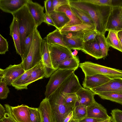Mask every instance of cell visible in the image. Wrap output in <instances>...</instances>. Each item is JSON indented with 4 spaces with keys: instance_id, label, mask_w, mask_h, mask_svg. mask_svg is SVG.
<instances>
[{
    "instance_id": "obj_32",
    "label": "cell",
    "mask_w": 122,
    "mask_h": 122,
    "mask_svg": "<svg viewBox=\"0 0 122 122\" xmlns=\"http://www.w3.org/2000/svg\"><path fill=\"white\" fill-rule=\"evenodd\" d=\"M92 29H96L95 26L82 23L76 25L64 27L60 30L62 31H76Z\"/></svg>"
},
{
    "instance_id": "obj_5",
    "label": "cell",
    "mask_w": 122,
    "mask_h": 122,
    "mask_svg": "<svg viewBox=\"0 0 122 122\" xmlns=\"http://www.w3.org/2000/svg\"><path fill=\"white\" fill-rule=\"evenodd\" d=\"M75 70H56L50 77L46 86L45 97L48 98Z\"/></svg>"
},
{
    "instance_id": "obj_12",
    "label": "cell",
    "mask_w": 122,
    "mask_h": 122,
    "mask_svg": "<svg viewBox=\"0 0 122 122\" xmlns=\"http://www.w3.org/2000/svg\"><path fill=\"white\" fill-rule=\"evenodd\" d=\"M26 5L38 27L44 22L45 13L44 7L39 4L27 0Z\"/></svg>"
},
{
    "instance_id": "obj_19",
    "label": "cell",
    "mask_w": 122,
    "mask_h": 122,
    "mask_svg": "<svg viewBox=\"0 0 122 122\" xmlns=\"http://www.w3.org/2000/svg\"><path fill=\"white\" fill-rule=\"evenodd\" d=\"M76 93L78 104L87 107L93 104L96 101L94 97L96 94L90 89L82 87Z\"/></svg>"
},
{
    "instance_id": "obj_25",
    "label": "cell",
    "mask_w": 122,
    "mask_h": 122,
    "mask_svg": "<svg viewBox=\"0 0 122 122\" xmlns=\"http://www.w3.org/2000/svg\"><path fill=\"white\" fill-rule=\"evenodd\" d=\"M63 35L60 30L56 29L49 33L43 39L46 40L48 44H59L66 47L63 41Z\"/></svg>"
},
{
    "instance_id": "obj_43",
    "label": "cell",
    "mask_w": 122,
    "mask_h": 122,
    "mask_svg": "<svg viewBox=\"0 0 122 122\" xmlns=\"http://www.w3.org/2000/svg\"><path fill=\"white\" fill-rule=\"evenodd\" d=\"M52 4L53 11H55L61 6L69 4V0H52Z\"/></svg>"
},
{
    "instance_id": "obj_35",
    "label": "cell",
    "mask_w": 122,
    "mask_h": 122,
    "mask_svg": "<svg viewBox=\"0 0 122 122\" xmlns=\"http://www.w3.org/2000/svg\"><path fill=\"white\" fill-rule=\"evenodd\" d=\"M30 122H43L41 112L38 108L29 107Z\"/></svg>"
},
{
    "instance_id": "obj_36",
    "label": "cell",
    "mask_w": 122,
    "mask_h": 122,
    "mask_svg": "<svg viewBox=\"0 0 122 122\" xmlns=\"http://www.w3.org/2000/svg\"><path fill=\"white\" fill-rule=\"evenodd\" d=\"M4 106L5 112L4 117L0 119V122H17L12 114L11 106L8 104Z\"/></svg>"
},
{
    "instance_id": "obj_23",
    "label": "cell",
    "mask_w": 122,
    "mask_h": 122,
    "mask_svg": "<svg viewBox=\"0 0 122 122\" xmlns=\"http://www.w3.org/2000/svg\"><path fill=\"white\" fill-rule=\"evenodd\" d=\"M41 111L43 122H54L53 113L48 99L45 97L38 107Z\"/></svg>"
},
{
    "instance_id": "obj_47",
    "label": "cell",
    "mask_w": 122,
    "mask_h": 122,
    "mask_svg": "<svg viewBox=\"0 0 122 122\" xmlns=\"http://www.w3.org/2000/svg\"><path fill=\"white\" fill-rule=\"evenodd\" d=\"M111 6L122 7V0H112Z\"/></svg>"
},
{
    "instance_id": "obj_54",
    "label": "cell",
    "mask_w": 122,
    "mask_h": 122,
    "mask_svg": "<svg viewBox=\"0 0 122 122\" xmlns=\"http://www.w3.org/2000/svg\"><path fill=\"white\" fill-rule=\"evenodd\" d=\"M121 19L122 20V10L121 11Z\"/></svg>"
},
{
    "instance_id": "obj_24",
    "label": "cell",
    "mask_w": 122,
    "mask_h": 122,
    "mask_svg": "<svg viewBox=\"0 0 122 122\" xmlns=\"http://www.w3.org/2000/svg\"><path fill=\"white\" fill-rule=\"evenodd\" d=\"M62 34L63 36V41L67 48L71 50H82L84 42L82 38L77 36H70Z\"/></svg>"
},
{
    "instance_id": "obj_33",
    "label": "cell",
    "mask_w": 122,
    "mask_h": 122,
    "mask_svg": "<svg viewBox=\"0 0 122 122\" xmlns=\"http://www.w3.org/2000/svg\"><path fill=\"white\" fill-rule=\"evenodd\" d=\"M99 45L102 52V58H105L108 55L110 47L106 41L105 35L99 33L97 36Z\"/></svg>"
},
{
    "instance_id": "obj_52",
    "label": "cell",
    "mask_w": 122,
    "mask_h": 122,
    "mask_svg": "<svg viewBox=\"0 0 122 122\" xmlns=\"http://www.w3.org/2000/svg\"><path fill=\"white\" fill-rule=\"evenodd\" d=\"M69 122H80L78 120L74 119L72 118Z\"/></svg>"
},
{
    "instance_id": "obj_31",
    "label": "cell",
    "mask_w": 122,
    "mask_h": 122,
    "mask_svg": "<svg viewBox=\"0 0 122 122\" xmlns=\"http://www.w3.org/2000/svg\"><path fill=\"white\" fill-rule=\"evenodd\" d=\"M63 100L65 104L67 107L73 109L77 102L76 93H69L62 95Z\"/></svg>"
},
{
    "instance_id": "obj_40",
    "label": "cell",
    "mask_w": 122,
    "mask_h": 122,
    "mask_svg": "<svg viewBox=\"0 0 122 122\" xmlns=\"http://www.w3.org/2000/svg\"><path fill=\"white\" fill-rule=\"evenodd\" d=\"M112 122H122V111L118 109L112 110L111 113Z\"/></svg>"
},
{
    "instance_id": "obj_3",
    "label": "cell",
    "mask_w": 122,
    "mask_h": 122,
    "mask_svg": "<svg viewBox=\"0 0 122 122\" xmlns=\"http://www.w3.org/2000/svg\"><path fill=\"white\" fill-rule=\"evenodd\" d=\"M79 66L81 69L85 76L97 74L107 76L111 79L122 78V70L106 66L90 61L80 63Z\"/></svg>"
},
{
    "instance_id": "obj_55",
    "label": "cell",
    "mask_w": 122,
    "mask_h": 122,
    "mask_svg": "<svg viewBox=\"0 0 122 122\" xmlns=\"http://www.w3.org/2000/svg\"><path fill=\"white\" fill-rule=\"evenodd\" d=\"M111 122H112V121Z\"/></svg>"
},
{
    "instance_id": "obj_22",
    "label": "cell",
    "mask_w": 122,
    "mask_h": 122,
    "mask_svg": "<svg viewBox=\"0 0 122 122\" xmlns=\"http://www.w3.org/2000/svg\"><path fill=\"white\" fill-rule=\"evenodd\" d=\"M53 21L56 29L60 30L70 21L65 13L62 12L53 11L49 15Z\"/></svg>"
},
{
    "instance_id": "obj_1",
    "label": "cell",
    "mask_w": 122,
    "mask_h": 122,
    "mask_svg": "<svg viewBox=\"0 0 122 122\" xmlns=\"http://www.w3.org/2000/svg\"><path fill=\"white\" fill-rule=\"evenodd\" d=\"M69 4L87 13L94 22L96 30L99 33L105 35L106 25L112 9V6L96 5L83 0H69Z\"/></svg>"
},
{
    "instance_id": "obj_53",
    "label": "cell",
    "mask_w": 122,
    "mask_h": 122,
    "mask_svg": "<svg viewBox=\"0 0 122 122\" xmlns=\"http://www.w3.org/2000/svg\"><path fill=\"white\" fill-rule=\"evenodd\" d=\"M112 121V117L110 119L100 122H111Z\"/></svg>"
},
{
    "instance_id": "obj_28",
    "label": "cell",
    "mask_w": 122,
    "mask_h": 122,
    "mask_svg": "<svg viewBox=\"0 0 122 122\" xmlns=\"http://www.w3.org/2000/svg\"><path fill=\"white\" fill-rule=\"evenodd\" d=\"M72 118L79 121L86 117L87 107L82 104L76 105L72 110Z\"/></svg>"
},
{
    "instance_id": "obj_45",
    "label": "cell",
    "mask_w": 122,
    "mask_h": 122,
    "mask_svg": "<svg viewBox=\"0 0 122 122\" xmlns=\"http://www.w3.org/2000/svg\"><path fill=\"white\" fill-rule=\"evenodd\" d=\"M105 120H106L86 117L82 120L79 121L80 122H100Z\"/></svg>"
},
{
    "instance_id": "obj_37",
    "label": "cell",
    "mask_w": 122,
    "mask_h": 122,
    "mask_svg": "<svg viewBox=\"0 0 122 122\" xmlns=\"http://www.w3.org/2000/svg\"><path fill=\"white\" fill-rule=\"evenodd\" d=\"M99 33L95 29L87 30L84 34L83 38V41H93Z\"/></svg>"
},
{
    "instance_id": "obj_21",
    "label": "cell",
    "mask_w": 122,
    "mask_h": 122,
    "mask_svg": "<svg viewBox=\"0 0 122 122\" xmlns=\"http://www.w3.org/2000/svg\"><path fill=\"white\" fill-rule=\"evenodd\" d=\"M55 11L65 13L69 19L70 21L64 27L82 23L81 21L71 9L69 4L63 5L58 8Z\"/></svg>"
},
{
    "instance_id": "obj_29",
    "label": "cell",
    "mask_w": 122,
    "mask_h": 122,
    "mask_svg": "<svg viewBox=\"0 0 122 122\" xmlns=\"http://www.w3.org/2000/svg\"><path fill=\"white\" fill-rule=\"evenodd\" d=\"M70 6L71 9L81 21L82 23L95 26L93 20L87 13L78 9Z\"/></svg>"
},
{
    "instance_id": "obj_17",
    "label": "cell",
    "mask_w": 122,
    "mask_h": 122,
    "mask_svg": "<svg viewBox=\"0 0 122 122\" xmlns=\"http://www.w3.org/2000/svg\"><path fill=\"white\" fill-rule=\"evenodd\" d=\"M11 108L12 115L17 122H30L29 107L22 104Z\"/></svg>"
},
{
    "instance_id": "obj_7",
    "label": "cell",
    "mask_w": 122,
    "mask_h": 122,
    "mask_svg": "<svg viewBox=\"0 0 122 122\" xmlns=\"http://www.w3.org/2000/svg\"><path fill=\"white\" fill-rule=\"evenodd\" d=\"M25 71L21 63L17 65H10L5 69L0 68V80L4 81L8 85H11L12 82Z\"/></svg>"
},
{
    "instance_id": "obj_9",
    "label": "cell",
    "mask_w": 122,
    "mask_h": 122,
    "mask_svg": "<svg viewBox=\"0 0 122 122\" xmlns=\"http://www.w3.org/2000/svg\"><path fill=\"white\" fill-rule=\"evenodd\" d=\"M41 52L45 71V77L48 78L56 70L53 68L52 65L48 43L44 39L41 44Z\"/></svg>"
},
{
    "instance_id": "obj_50",
    "label": "cell",
    "mask_w": 122,
    "mask_h": 122,
    "mask_svg": "<svg viewBox=\"0 0 122 122\" xmlns=\"http://www.w3.org/2000/svg\"><path fill=\"white\" fill-rule=\"evenodd\" d=\"M73 116V111L71 112L67 117L65 119L63 122H69Z\"/></svg>"
},
{
    "instance_id": "obj_4",
    "label": "cell",
    "mask_w": 122,
    "mask_h": 122,
    "mask_svg": "<svg viewBox=\"0 0 122 122\" xmlns=\"http://www.w3.org/2000/svg\"><path fill=\"white\" fill-rule=\"evenodd\" d=\"M48 99L50 103L54 122H63L72 111L64 104L62 95L57 89Z\"/></svg>"
},
{
    "instance_id": "obj_18",
    "label": "cell",
    "mask_w": 122,
    "mask_h": 122,
    "mask_svg": "<svg viewBox=\"0 0 122 122\" xmlns=\"http://www.w3.org/2000/svg\"><path fill=\"white\" fill-rule=\"evenodd\" d=\"M27 0H0V9L11 14L26 5Z\"/></svg>"
},
{
    "instance_id": "obj_49",
    "label": "cell",
    "mask_w": 122,
    "mask_h": 122,
    "mask_svg": "<svg viewBox=\"0 0 122 122\" xmlns=\"http://www.w3.org/2000/svg\"><path fill=\"white\" fill-rule=\"evenodd\" d=\"M117 34L120 45L122 50V30L117 31Z\"/></svg>"
},
{
    "instance_id": "obj_42",
    "label": "cell",
    "mask_w": 122,
    "mask_h": 122,
    "mask_svg": "<svg viewBox=\"0 0 122 122\" xmlns=\"http://www.w3.org/2000/svg\"><path fill=\"white\" fill-rule=\"evenodd\" d=\"M85 2L96 5L111 6L112 0H83Z\"/></svg>"
},
{
    "instance_id": "obj_11",
    "label": "cell",
    "mask_w": 122,
    "mask_h": 122,
    "mask_svg": "<svg viewBox=\"0 0 122 122\" xmlns=\"http://www.w3.org/2000/svg\"><path fill=\"white\" fill-rule=\"evenodd\" d=\"M82 87L78 77L74 72L58 89L62 95L67 93H76Z\"/></svg>"
},
{
    "instance_id": "obj_8",
    "label": "cell",
    "mask_w": 122,
    "mask_h": 122,
    "mask_svg": "<svg viewBox=\"0 0 122 122\" xmlns=\"http://www.w3.org/2000/svg\"><path fill=\"white\" fill-rule=\"evenodd\" d=\"M96 95L103 92L122 94V78L111 79L106 83L98 87L90 89Z\"/></svg>"
},
{
    "instance_id": "obj_2",
    "label": "cell",
    "mask_w": 122,
    "mask_h": 122,
    "mask_svg": "<svg viewBox=\"0 0 122 122\" xmlns=\"http://www.w3.org/2000/svg\"><path fill=\"white\" fill-rule=\"evenodd\" d=\"M17 21L20 36L22 61L24 60L26 38L38 27L26 5L12 14Z\"/></svg>"
},
{
    "instance_id": "obj_27",
    "label": "cell",
    "mask_w": 122,
    "mask_h": 122,
    "mask_svg": "<svg viewBox=\"0 0 122 122\" xmlns=\"http://www.w3.org/2000/svg\"><path fill=\"white\" fill-rule=\"evenodd\" d=\"M117 31L109 30L106 38L107 42L109 47L116 49L122 52L117 34Z\"/></svg>"
},
{
    "instance_id": "obj_16",
    "label": "cell",
    "mask_w": 122,
    "mask_h": 122,
    "mask_svg": "<svg viewBox=\"0 0 122 122\" xmlns=\"http://www.w3.org/2000/svg\"><path fill=\"white\" fill-rule=\"evenodd\" d=\"M81 51L96 59L102 58L97 36L93 41L84 42Z\"/></svg>"
},
{
    "instance_id": "obj_34",
    "label": "cell",
    "mask_w": 122,
    "mask_h": 122,
    "mask_svg": "<svg viewBox=\"0 0 122 122\" xmlns=\"http://www.w3.org/2000/svg\"><path fill=\"white\" fill-rule=\"evenodd\" d=\"M36 65L31 69L26 71L23 74L13 82L12 83L11 85L17 90H20L22 83L35 68Z\"/></svg>"
},
{
    "instance_id": "obj_38",
    "label": "cell",
    "mask_w": 122,
    "mask_h": 122,
    "mask_svg": "<svg viewBox=\"0 0 122 122\" xmlns=\"http://www.w3.org/2000/svg\"><path fill=\"white\" fill-rule=\"evenodd\" d=\"M37 28H36L25 39V53L24 56V60L28 54L32 45L35 30Z\"/></svg>"
},
{
    "instance_id": "obj_39",
    "label": "cell",
    "mask_w": 122,
    "mask_h": 122,
    "mask_svg": "<svg viewBox=\"0 0 122 122\" xmlns=\"http://www.w3.org/2000/svg\"><path fill=\"white\" fill-rule=\"evenodd\" d=\"M7 85L4 81L0 80V99H6L8 97L10 91Z\"/></svg>"
},
{
    "instance_id": "obj_41",
    "label": "cell",
    "mask_w": 122,
    "mask_h": 122,
    "mask_svg": "<svg viewBox=\"0 0 122 122\" xmlns=\"http://www.w3.org/2000/svg\"><path fill=\"white\" fill-rule=\"evenodd\" d=\"M8 51V45L6 39L0 34V54H5Z\"/></svg>"
},
{
    "instance_id": "obj_14",
    "label": "cell",
    "mask_w": 122,
    "mask_h": 122,
    "mask_svg": "<svg viewBox=\"0 0 122 122\" xmlns=\"http://www.w3.org/2000/svg\"><path fill=\"white\" fill-rule=\"evenodd\" d=\"M111 78L102 74L85 76L82 85L83 88L90 89L98 87L108 82Z\"/></svg>"
},
{
    "instance_id": "obj_6",
    "label": "cell",
    "mask_w": 122,
    "mask_h": 122,
    "mask_svg": "<svg viewBox=\"0 0 122 122\" xmlns=\"http://www.w3.org/2000/svg\"><path fill=\"white\" fill-rule=\"evenodd\" d=\"M48 44L52 65L56 70L61 62L74 56L71 50L66 46L57 44Z\"/></svg>"
},
{
    "instance_id": "obj_30",
    "label": "cell",
    "mask_w": 122,
    "mask_h": 122,
    "mask_svg": "<svg viewBox=\"0 0 122 122\" xmlns=\"http://www.w3.org/2000/svg\"><path fill=\"white\" fill-rule=\"evenodd\" d=\"M97 95L102 99L109 100L122 105V94L103 92Z\"/></svg>"
},
{
    "instance_id": "obj_26",
    "label": "cell",
    "mask_w": 122,
    "mask_h": 122,
    "mask_svg": "<svg viewBox=\"0 0 122 122\" xmlns=\"http://www.w3.org/2000/svg\"><path fill=\"white\" fill-rule=\"evenodd\" d=\"M80 63L78 58L76 56H73L61 62L57 70H76L79 66Z\"/></svg>"
},
{
    "instance_id": "obj_44",
    "label": "cell",
    "mask_w": 122,
    "mask_h": 122,
    "mask_svg": "<svg viewBox=\"0 0 122 122\" xmlns=\"http://www.w3.org/2000/svg\"><path fill=\"white\" fill-rule=\"evenodd\" d=\"M45 13L49 15L54 11L52 7V0H46L44 1Z\"/></svg>"
},
{
    "instance_id": "obj_20",
    "label": "cell",
    "mask_w": 122,
    "mask_h": 122,
    "mask_svg": "<svg viewBox=\"0 0 122 122\" xmlns=\"http://www.w3.org/2000/svg\"><path fill=\"white\" fill-rule=\"evenodd\" d=\"M10 29L9 35L12 37L16 53L21 57L22 54L21 49L20 34L17 21L14 17H13L10 25Z\"/></svg>"
},
{
    "instance_id": "obj_51",
    "label": "cell",
    "mask_w": 122,
    "mask_h": 122,
    "mask_svg": "<svg viewBox=\"0 0 122 122\" xmlns=\"http://www.w3.org/2000/svg\"><path fill=\"white\" fill-rule=\"evenodd\" d=\"M74 51L72 52V55L74 56H76L78 52L77 50H75Z\"/></svg>"
},
{
    "instance_id": "obj_13",
    "label": "cell",
    "mask_w": 122,
    "mask_h": 122,
    "mask_svg": "<svg viewBox=\"0 0 122 122\" xmlns=\"http://www.w3.org/2000/svg\"><path fill=\"white\" fill-rule=\"evenodd\" d=\"M45 71L44 66L41 60L36 65L30 75L24 82L20 90L27 89L28 86L37 80L45 77Z\"/></svg>"
},
{
    "instance_id": "obj_15",
    "label": "cell",
    "mask_w": 122,
    "mask_h": 122,
    "mask_svg": "<svg viewBox=\"0 0 122 122\" xmlns=\"http://www.w3.org/2000/svg\"><path fill=\"white\" fill-rule=\"evenodd\" d=\"M86 117L104 120L112 117L108 115L106 109L96 101L93 104L87 107Z\"/></svg>"
},
{
    "instance_id": "obj_10",
    "label": "cell",
    "mask_w": 122,
    "mask_h": 122,
    "mask_svg": "<svg viewBox=\"0 0 122 122\" xmlns=\"http://www.w3.org/2000/svg\"><path fill=\"white\" fill-rule=\"evenodd\" d=\"M122 10L121 7H112L107 22L106 31L122 30V20L121 17Z\"/></svg>"
},
{
    "instance_id": "obj_46",
    "label": "cell",
    "mask_w": 122,
    "mask_h": 122,
    "mask_svg": "<svg viewBox=\"0 0 122 122\" xmlns=\"http://www.w3.org/2000/svg\"><path fill=\"white\" fill-rule=\"evenodd\" d=\"M44 22L47 24L48 25L53 26L55 27V25L52 19L49 15L45 13V19Z\"/></svg>"
},
{
    "instance_id": "obj_48",
    "label": "cell",
    "mask_w": 122,
    "mask_h": 122,
    "mask_svg": "<svg viewBox=\"0 0 122 122\" xmlns=\"http://www.w3.org/2000/svg\"><path fill=\"white\" fill-rule=\"evenodd\" d=\"M5 107L0 104V119L3 118L5 115Z\"/></svg>"
}]
</instances>
